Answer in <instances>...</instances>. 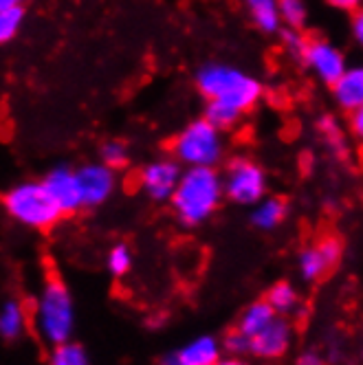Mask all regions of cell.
<instances>
[{
    "mask_svg": "<svg viewBox=\"0 0 363 365\" xmlns=\"http://www.w3.org/2000/svg\"><path fill=\"white\" fill-rule=\"evenodd\" d=\"M29 0H0V11L3 9H14V7H24Z\"/></svg>",
    "mask_w": 363,
    "mask_h": 365,
    "instance_id": "e575fe53",
    "label": "cell"
},
{
    "mask_svg": "<svg viewBox=\"0 0 363 365\" xmlns=\"http://www.w3.org/2000/svg\"><path fill=\"white\" fill-rule=\"evenodd\" d=\"M277 7H280V20L284 29L306 31L310 18L306 0H277Z\"/></svg>",
    "mask_w": 363,
    "mask_h": 365,
    "instance_id": "603a6c76",
    "label": "cell"
},
{
    "mask_svg": "<svg viewBox=\"0 0 363 365\" xmlns=\"http://www.w3.org/2000/svg\"><path fill=\"white\" fill-rule=\"evenodd\" d=\"M289 218V202L284 200L282 196H265L262 200H257L251 207V227H255L257 231L262 233H271L277 231Z\"/></svg>",
    "mask_w": 363,
    "mask_h": 365,
    "instance_id": "2e32d148",
    "label": "cell"
},
{
    "mask_svg": "<svg viewBox=\"0 0 363 365\" xmlns=\"http://www.w3.org/2000/svg\"><path fill=\"white\" fill-rule=\"evenodd\" d=\"M334 106L342 113H354L363 108V68L348 66L344 75L330 86Z\"/></svg>",
    "mask_w": 363,
    "mask_h": 365,
    "instance_id": "5bb4252c",
    "label": "cell"
},
{
    "mask_svg": "<svg viewBox=\"0 0 363 365\" xmlns=\"http://www.w3.org/2000/svg\"><path fill=\"white\" fill-rule=\"evenodd\" d=\"M350 36L357 44L363 42V14L361 11L350 14Z\"/></svg>",
    "mask_w": 363,
    "mask_h": 365,
    "instance_id": "1f68e13d",
    "label": "cell"
},
{
    "mask_svg": "<svg viewBox=\"0 0 363 365\" xmlns=\"http://www.w3.org/2000/svg\"><path fill=\"white\" fill-rule=\"evenodd\" d=\"M300 64H304L310 71V75L328 88L339 80L344 71L350 66L342 46H337L334 42L326 38H308L306 48L300 58Z\"/></svg>",
    "mask_w": 363,
    "mask_h": 365,
    "instance_id": "52a82bcc",
    "label": "cell"
},
{
    "mask_svg": "<svg viewBox=\"0 0 363 365\" xmlns=\"http://www.w3.org/2000/svg\"><path fill=\"white\" fill-rule=\"evenodd\" d=\"M225 202L218 168H183L168 205L183 229L210 222Z\"/></svg>",
    "mask_w": 363,
    "mask_h": 365,
    "instance_id": "6da1fadb",
    "label": "cell"
},
{
    "mask_svg": "<svg viewBox=\"0 0 363 365\" xmlns=\"http://www.w3.org/2000/svg\"><path fill=\"white\" fill-rule=\"evenodd\" d=\"M253 27L265 36H277L284 27L280 20L277 0H242Z\"/></svg>",
    "mask_w": 363,
    "mask_h": 365,
    "instance_id": "d6986e66",
    "label": "cell"
},
{
    "mask_svg": "<svg viewBox=\"0 0 363 365\" xmlns=\"http://www.w3.org/2000/svg\"><path fill=\"white\" fill-rule=\"evenodd\" d=\"M344 240L339 236H324L322 240L308 245L297 255V271L304 282L317 284L328 277L332 269L342 264Z\"/></svg>",
    "mask_w": 363,
    "mask_h": 365,
    "instance_id": "ba28073f",
    "label": "cell"
},
{
    "mask_svg": "<svg viewBox=\"0 0 363 365\" xmlns=\"http://www.w3.org/2000/svg\"><path fill=\"white\" fill-rule=\"evenodd\" d=\"M3 212L29 231H48L64 218L56 200L48 196L42 180H18L0 196Z\"/></svg>",
    "mask_w": 363,
    "mask_h": 365,
    "instance_id": "277c9868",
    "label": "cell"
},
{
    "mask_svg": "<svg viewBox=\"0 0 363 365\" xmlns=\"http://www.w3.org/2000/svg\"><path fill=\"white\" fill-rule=\"evenodd\" d=\"M346 133L352 137V139H363V108L361 110H354V113H348L346 115Z\"/></svg>",
    "mask_w": 363,
    "mask_h": 365,
    "instance_id": "f1b7e54d",
    "label": "cell"
},
{
    "mask_svg": "<svg viewBox=\"0 0 363 365\" xmlns=\"http://www.w3.org/2000/svg\"><path fill=\"white\" fill-rule=\"evenodd\" d=\"M203 119L207 123H212L216 130H220V133H231V130H236L245 115L238 113L236 108L227 106V103L223 101H216V99H205V108H203Z\"/></svg>",
    "mask_w": 363,
    "mask_h": 365,
    "instance_id": "44dd1931",
    "label": "cell"
},
{
    "mask_svg": "<svg viewBox=\"0 0 363 365\" xmlns=\"http://www.w3.org/2000/svg\"><path fill=\"white\" fill-rule=\"evenodd\" d=\"M262 299L271 306V310L275 312L277 317H289V319H291V315H295V312L300 310V306H302V293L291 279L273 282L267 289Z\"/></svg>",
    "mask_w": 363,
    "mask_h": 365,
    "instance_id": "e0dca14e",
    "label": "cell"
},
{
    "mask_svg": "<svg viewBox=\"0 0 363 365\" xmlns=\"http://www.w3.org/2000/svg\"><path fill=\"white\" fill-rule=\"evenodd\" d=\"M31 330L29 306L20 297H5L0 302V339L7 344H16L27 336Z\"/></svg>",
    "mask_w": 363,
    "mask_h": 365,
    "instance_id": "4fadbf2b",
    "label": "cell"
},
{
    "mask_svg": "<svg viewBox=\"0 0 363 365\" xmlns=\"http://www.w3.org/2000/svg\"><path fill=\"white\" fill-rule=\"evenodd\" d=\"M293 365H326V361L317 350H304V352L297 354Z\"/></svg>",
    "mask_w": 363,
    "mask_h": 365,
    "instance_id": "4dcf8cb0",
    "label": "cell"
},
{
    "mask_svg": "<svg viewBox=\"0 0 363 365\" xmlns=\"http://www.w3.org/2000/svg\"><path fill=\"white\" fill-rule=\"evenodd\" d=\"M214 365H255L249 356H233V354H223Z\"/></svg>",
    "mask_w": 363,
    "mask_h": 365,
    "instance_id": "d6a6232c",
    "label": "cell"
},
{
    "mask_svg": "<svg viewBox=\"0 0 363 365\" xmlns=\"http://www.w3.org/2000/svg\"><path fill=\"white\" fill-rule=\"evenodd\" d=\"M220 180L225 200L238 207H253L269 194V174L249 154H233L227 159Z\"/></svg>",
    "mask_w": 363,
    "mask_h": 365,
    "instance_id": "8992f818",
    "label": "cell"
},
{
    "mask_svg": "<svg viewBox=\"0 0 363 365\" xmlns=\"http://www.w3.org/2000/svg\"><path fill=\"white\" fill-rule=\"evenodd\" d=\"M183 174V165H180L172 156H159V159L148 161L139 174H137V185L141 194L152 202H168L170 196L176 190V182Z\"/></svg>",
    "mask_w": 363,
    "mask_h": 365,
    "instance_id": "9c48e42d",
    "label": "cell"
},
{
    "mask_svg": "<svg viewBox=\"0 0 363 365\" xmlns=\"http://www.w3.org/2000/svg\"><path fill=\"white\" fill-rule=\"evenodd\" d=\"M135 267V253L128 242H115L106 255V269L113 277H126Z\"/></svg>",
    "mask_w": 363,
    "mask_h": 365,
    "instance_id": "cb8c5ba5",
    "label": "cell"
},
{
    "mask_svg": "<svg viewBox=\"0 0 363 365\" xmlns=\"http://www.w3.org/2000/svg\"><path fill=\"white\" fill-rule=\"evenodd\" d=\"M42 182L48 196L56 200L62 216H73L77 212H82V194H80V182H77L75 168L64 163L51 168L44 174Z\"/></svg>",
    "mask_w": 363,
    "mask_h": 365,
    "instance_id": "7c38bea8",
    "label": "cell"
},
{
    "mask_svg": "<svg viewBox=\"0 0 363 365\" xmlns=\"http://www.w3.org/2000/svg\"><path fill=\"white\" fill-rule=\"evenodd\" d=\"M315 133L322 137L324 145L330 150L332 156H337L339 161H346L350 154V145L346 139V130L339 117L332 113H322L315 121Z\"/></svg>",
    "mask_w": 363,
    "mask_h": 365,
    "instance_id": "ac0fdd59",
    "label": "cell"
},
{
    "mask_svg": "<svg viewBox=\"0 0 363 365\" xmlns=\"http://www.w3.org/2000/svg\"><path fill=\"white\" fill-rule=\"evenodd\" d=\"M99 161L111 170L119 172L131 163V148L121 139H108L99 145Z\"/></svg>",
    "mask_w": 363,
    "mask_h": 365,
    "instance_id": "d4e9b609",
    "label": "cell"
},
{
    "mask_svg": "<svg viewBox=\"0 0 363 365\" xmlns=\"http://www.w3.org/2000/svg\"><path fill=\"white\" fill-rule=\"evenodd\" d=\"M194 82L205 99L223 101L242 115L255 110L257 103L265 99V84L260 77L229 62H205L196 71Z\"/></svg>",
    "mask_w": 363,
    "mask_h": 365,
    "instance_id": "3957f363",
    "label": "cell"
},
{
    "mask_svg": "<svg viewBox=\"0 0 363 365\" xmlns=\"http://www.w3.org/2000/svg\"><path fill=\"white\" fill-rule=\"evenodd\" d=\"M77 182H80L82 194V210H97V207L106 205L119 185L117 172L103 165L101 161H91L80 168H75Z\"/></svg>",
    "mask_w": 363,
    "mask_h": 365,
    "instance_id": "8fae6325",
    "label": "cell"
},
{
    "mask_svg": "<svg viewBox=\"0 0 363 365\" xmlns=\"http://www.w3.org/2000/svg\"><path fill=\"white\" fill-rule=\"evenodd\" d=\"M157 365H180V361L176 359L174 350H170V352H165V354L157 361Z\"/></svg>",
    "mask_w": 363,
    "mask_h": 365,
    "instance_id": "836d02e7",
    "label": "cell"
},
{
    "mask_svg": "<svg viewBox=\"0 0 363 365\" xmlns=\"http://www.w3.org/2000/svg\"><path fill=\"white\" fill-rule=\"evenodd\" d=\"M24 7H14V9H3L0 11V44H9L16 40L24 24Z\"/></svg>",
    "mask_w": 363,
    "mask_h": 365,
    "instance_id": "484cf974",
    "label": "cell"
},
{
    "mask_svg": "<svg viewBox=\"0 0 363 365\" xmlns=\"http://www.w3.org/2000/svg\"><path fill=\"white\" fill-rule=\"evenodd\" d=\"M170 152L183 168H218L227 156V139L225 133L198 117L174 135Z\"/></svg>",
    "mask_w": 363,
    "mask_h": 365,
    "instance_id": "5b68a950",
    "label": "cell"
},
{
    "mask_svg": "<svg viewBox=\"0 0 363 365\" xmlns=\"http://www.w3.org/2000/svg\"><path fill=\"white\" fill-rule=\"evenodd\" d=\"M29 322L38 341L46 348L73 339L77 326L75 299L66 282L60 275L51 273L44 277L40 291L29 308Z\"/></svg>",
    "mask_w": 363,
    "mask_h": 365,
    "instance_id": "7a4b0ae2",
    "label": "cell"
},
{
    "mask_svg": "<svg viewBox=\"0 0 363 365\" xmlns=\"http://www.w3.org/2000/svg\"><path fill=\"white\" fill-rule=\"evenodd\" d=\"M46 365H93V361L80 341L68 339V341L51 346L46 350Z\"/></svg>",
    "mask_w": 363,
    "mask_h": 365,
    "instance_id": "7402d4cb",
    "label": "cell"
},
{
    "mask_svg": "<svg viewBox=\"0 0 363 365\" xmlns=\"http://www.w3.org/2000/svg\"><path fill=\"white\" fill-rule=\"evenodd\" d=\"M220 346H223V354H233V356H247V336L240 334L236 328H231L223 339H220Z\"/></svg>",
    "mask_w": 363,
    "mask_h": 365,
    "instance_id": "83f0119b",
    "label": "cell"
},
{
    "mask_svg": "<svg viewBox=\"0 0 363 365\" xmlns=\"http://www.w3.org/2000/svg\"><path fill=\"white\" fill-rule=\"evenodd\" d=\"M277 36H280L284 53H287L291 60H297L300 62L304 48H306V42H308V36L304 31H295V29H282Z\"/></svg>",
    "mask_w": 363,
    "mask_h": 365,
    "instance_id": "4316f807",
    "label": "cell"
},
{
    "mask_svg": "<svg viewBox=\"0 0 363 365\" xmlns=\"http://www.w3.org/2000/svg\"><path fill=\"white\" fill-rule=\"evenodd\" d=\"M295 344V326L289 317H275L260 332L249 339L247 356L255 361L284 359Z\"/></svg>",
    "mask_w": 363,
    "mask_h": 365,
    "instance_id": "30bf717a",
    "label": "cell"
},
{
    "mask_svg": "<svg viewBox=\"0 0 363 365\" xmlns=\"http://www.w3.org/2000/svg\"><path fill=\"white\" fill-rule=\"evenodd\" d=\"M180 365H214L223 356V346L216 334H196L174 350Z\"/></svg>",
    "mask_w": 363,
    "mask_h": 365,
    "instance_id": "9a60e30c",
    "label": "cell"
},
{
    "mask_svg": "<svg viewBox=\"0 0 363 365\" xmlns=\"http://www.w3.org/2000/svg\"><path fill=\"white\" fill-rule=\"evenodd\" d=\"M328 7L337 9V11H344V14H354L361 11L363 0H326Z\"/></svg>",
    "mask_w": 363,
    "mask_h": 365,
    "instance_id": "f546056e",
    "label": "cell"
},
{
    "mask_svg": "<svg viewBox=\"0 0 363 365\" xmlns=\"http://www.w3.org/2000/svg\"><path fill=\"white\" fill-rule=\"evenodd\" d=\"M277 315L271 310V306L265 302V299H255V302H251L242 312H240V317H238V322H236V328L240 334H245L247 336V341L253 336V334H257L260 332L267 324H271L273 319H275Z\"/></svg>",
    "mask_w": 363,
    "mask_h": 365,
    "instance_id": "ffe728a7",
    "label": "cell"
}]
</instances>
